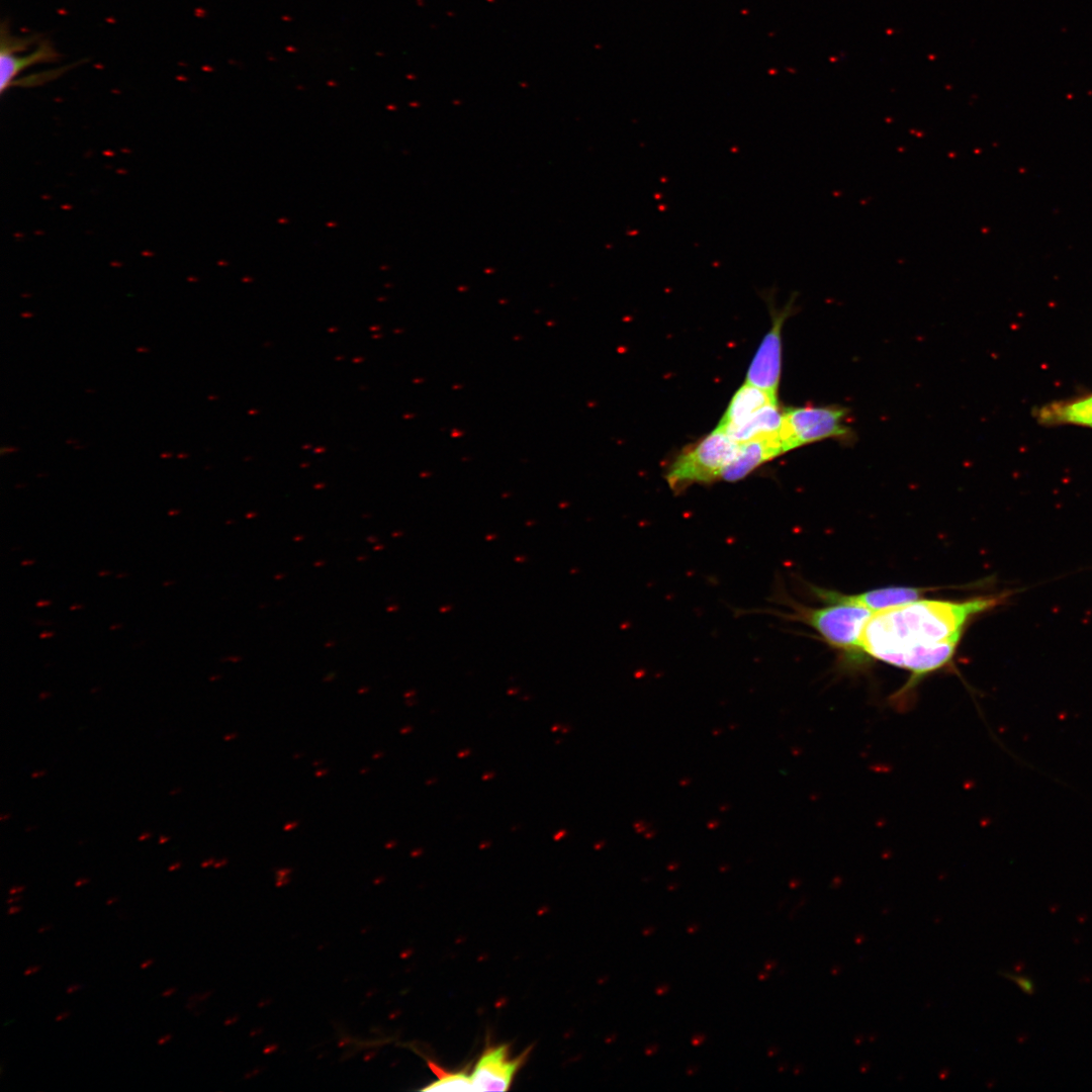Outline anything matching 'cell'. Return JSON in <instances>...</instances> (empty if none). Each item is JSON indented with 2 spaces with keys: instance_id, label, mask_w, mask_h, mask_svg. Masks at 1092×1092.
<instances>
[{
  "instance_id": "1",
  "label": "cell",
  "mask_w": 1092,
  "mask_h": 1092,
  "mask_svg": "<svg viewBox=\"0 0 1092 1092\" xmlns=\"http://www.w3.org/2000/svg\"><path fill=\"white\" fill-rule=\"evenodd\" d=\"M1018 589L963 601L919 599L877 612L861 636L864 657L904 669L907 684L893 697L906 700L925 676L952 664L965 629L977 616L1005 604Z\"/></svg>"
},
{
  "instance_id": "2",
  "label": "cell",
  "mask_w": 1092,
  "mask_h": 1092,
  "mask_svg": "<svg viewBox=\"0 0 1092 1092\" xmlns=\"http://www.w3.org/2000/svg\"><path fill=\"white\" fill-rule=\"evenodd\" d=\"M790 608L793 612L779 614L808 625L848 660L859 662L866 659L861 650V636L874 614L871 610L843 602L826 603L821 608L791 603Z\"/></svg>"
},
{
  "instance_id": "3",
  "label": "cell",
  "mask_w": 1092,
  "mask_h": 1092,
  "mask_svg": "<svg viewBox=\"0 0 1092 1092\" xmlns=\"http://www.w3.org/2000/svg\"><path fill=\"white\" fill-rule=\"evenodd\" d=\"M739 443L716 427L696 444L685 448L665 472L671 490L681 492L693 484L720 480L736 454Z\"/></svg>"
},
{
  "instance_id": "4",
  "label": "cell",
  "mask_w": 1092,
  "mask_h": 1092,
  "mask_svg": "<svg viewBox=\"0 0 1092 1092\" xmlns=\"http://www.w3.org/2000/svg\"><path fill=\"white\" fill-rule=\"evenodd\" d=\"M847 410L839 405L802 406L784 410L781 436L785 452L828 438L849 435L844 424Z\"/></svg>"
},
{
  "instance_id": "5",
  "label": "cell",
  "mask_w": 1092,
  "mask_h": 1092,
  "mask_svg": "<svg viewBox=\"0 0 1092 1092\" xmlns=\"http://www.w3.org/2000/svg\"><path fill=\"white\" fill-rule=\"evenodd\" d=\"M60 60L53 43L39 34L12 35L9 25L2 21L0 28V91L12 87L16 77L27 68L37 64H52Z\"/></svg>"
},
{
  "instance_id": "6",
  "label": "cell",
  "mask_w": 1092,
  "mask_h": 1092,
  "mask_svg": "<svg viewBox=\"0 0 1092 1092\" xmlns=\"http://www.w3.org/2000/svg\"><path fill=\"white\" fill-rule=\"evenodd\" d=\"M791 299L787 306L774 315L772 326L762 339L747 370L745 382L769 392H778L782 365V337L784 322L793 309Z\"/></svg>"
},
{
  "instance_id": "7",
  "label": "cell",
  "mask_w": 1092,
  "mask_h": 1092,
  "mask_svg": "<svg viewBox=\"0 0 1092 1092\" xmlns=\"http://www.w3.org/2000/svg\"><path fill=\"white\" fill-rule=\"evenodd\" d=\"M526 1053L512 1057L508 1044L487 1048L471 1073L474 1091H506L525 1061Z\"/></svg>"
},
{
  "instance_id": "8",
  "label": "cell",
  "mask_w": 1092,
  "mask_h": 1092,
  "mask_svg": "<svg viewBox=\"0 0 1092 1092\" xmlns=\"http://www.w3.org/2000/svg\"><path fill=\"white\" fill-rule=\"evenodd\" d=\"M930 588L913 586H886L860 594L845 595L835 590L811 587V592L820 601L826 603H851L871 610L873 613L892 609L923 598Z\"/></svg>"
},
{
  "instance_id": "9",
  "label": "cell",
  "mask_w": 1092,
  "mask_h": 1092,
  "mask_svg": "<svg viewBox=\"0 0 1092 1092\" xmlns=\"http://www.w3.org/2000/svg\"><path fill=\"white\" fill-rule=\"evenodd\" d=\"M781 432L739 443L735 456L726 466L721 479L734 482L746 477L763 463L784 454Z\"/></svg>"
},
{
  "instance_id": "10",
  "label": "cell",
  "mask_w": 1092,
  "mask_h": 1092,
  "mask_svg": "<svg viewBox=\"0 0 1092 1092\" xmlns=\"http://www.w3.org/2000/svg\"><path fill=\"white\" fill-rule=\"evenodd\" d=\"M778 402L777 394L749 383L734 393L717 428L728 433L751 419L767 404Z\"/></svg>"
},
{
  "instance_id": "11",
  "label": "cell",
  "mask_w": 1092,
  "mask_h": 1092,
  "mask_svg": "<svg viewBox=\"0 0 1092 1092\" xmlns=\"http://www.w3.org/2000/svg\"><path fill=\"white\" fill-rule=\"evenodd\" d=\"M1043 425L1074 424L1092 428V394L1045 404L1034 412Z\"/></svg>"
},
{
  "instance_id": "12",
  "label": "cell",
  "mask_w": 1092,
  "mask_h": 1092,
  "mask_svg": "<svg viewBox=\"0 0 1092 1092\" xmlns=\"http://www.w3.org/2000/svg\"><path fill=\"white\" fill-rule=\"evenodd\" d=\"M429 1066L437 1080L423 1088V1091H474L471 1074L464 1071L449 1072L431 1062Z\"/></svg>"
},
{
  "instance_id": "13",
  "label": "cell",
  "mask_w": 1092,
  "mask_h": 1092,
  "mask_svg": "<svg viewBox=\"0 0 1092 1092\" xmlns=\"http://www.w3.org/2000/svg\"><path fill=\"white\" fill-rule=\"evenodd\" d=\"M70 68H72V66L62 67V68L46 71V72L40 73V74L30 75V76H28L26 78H23V79H20V80H15L12 86L17 85V86L30 87V86L40 85L46 81L56 79L57 77L62 75L64 72H66Z\"/></svg>"
},
{
  "instance_id": "14",
  "label": "cell",
  "mask_w": 1092,
  "mask_h": 1092,
  "mask_svg": "<svg viewBox=\"0 0 1092 1092\" xmlns=\"http://www.w3.org/2000/svg\"><path fill=\"white\" fill-rule=\"evenodd\" d=\"M1004 975L1007 978L1014 981L1025 993H1027V994H1032L1033 993V985H1032V982L1028 978L1022 977V976H1015V975H1011V974H1004Z\"/></svg>"
},
{
  "instance_id": "15",
  "label": "cell",
  "mask_w": 1092,
  "mask_h": 1092,
  "mask_svg": "<svg viewBox=\"0 0 1092 1092\" xmlns=\"http://www.w3.org/2000/svg\"><path fill=\"white\" fill-rule=\"evenodd\" d=\"M40 970H41V966H39V965H32V966H29L28 968H26V969L24 970V973H23V975H24V976H30V975H34V974H36L37 972H39Z\"/></svg>"
},
{
  "instance_id": "16",
  "label": "cell",
  "mask_w": 1092,
  "mask_h": 1092,
  "mask_svg": "<svg viewBox=\"0 0 1092 1092\" xmlns=\"http://www.w3.org/2000/svg\"><path fill=\"white\" fill-rule=\"evenodd\" d=\"M83 987H84V985H83V984H71V985H69V986L67 987V989H66V993H67V994H73V993H75V992H77V991L81 990V989H82Z\"/></svg>"
},
{
  "instance_id": "17",
  "label": "cell",
  "mask_w": 1092,
  "mask_h": 1092,
  "mask_svg": "<svg viewBox=\"0 0 1092 1092\" xmlns=\"http://www.w3.org/2000/svg\"><path fill=\"white\" fill-rule=\"evenodd\" d=\"M172 1037H173V1034H172V1033H166V1034H164V1035H162V1036H160V1037L158 1038V1040H157V1044H158V1045H164V1044H165V1043H167V1042H168L169 1040H171V1039H172Z\"/></svg>"
},
{
  "instance_id": "18",
  "label": "cell",
  "mask_w": 1092,
  "mask_h": 1092,
  "mask_svg": "<svg viewBox=\"0 0 1092 1092\" xmlns=\"http://www.w3.org/2000/svg\"><path fill=\"white\" fill-rule=\"evenodd\" d=\"M25 888H26V887H25V886H23V885H20V886H13V887H11V888L9 889V891H8V894H9V895H11V896H12V895H17V894H19V893L23 892V891L25 890Z\"/></svg>"
},
{
  "instance_id": "19",
  "label": "cell",
  "mask_w": 1092,
  "mask_h": 1092,
  "mask_svg": "<svg viewBox=\"0 0 1092 1092\" xmlns=\"http://www.w3.org/2000/svg\"><path fill=\"white\" fill-rule=\"evenodd\" d=\"M70 1015H71V1011H69V1010L62 1011L55 1017V1021H57V1022L63 1021L65 1019H67Z\"/></svg>"
},
{
  "instance_id": "20",
  "label": "cell",
  "mask_w": 1092,
  "mask_h": 1092,
  "mask_svg": "<svg viewBox=\"0 0 1092 1092\" xmlns=\"http://www.w3.org/2000/svg\"><path fill=\"white\" fill-rule=\"evenodd\" d=\"M21 910H22V906H20V905H11V906H10V907L8 908V910H7V914H8V915H13V914H17V913H19V912H20Z\"/></svg>"
},
{
  "instance_id": "21",
  "label": "cell",
  "mask_w": 1092,
  "mask_h": 1092,
  "mask_svg": "<svg viewBox=\"0 0 1092 1092\" xmlns=\"http://www.w3.org/2000/svg\"><path fill=\"white\" fill-rule=\"evenodd\" d=\"M177 990H178L177 987H170V988L166 989L164 992H162L161 996L164 997V998L171 997L175 992H177Z\"/></svg>"
},
{
  "instance_id": "22",
  "label": "cell",
  "mask_w": 1092,
  "mask_h": 1092,
  "mask_svg": "<svg viewBox=\"0 0 1092 1092\" xmlns=\"http://www.w3.org/2000/svg\"><path fill=\"white\" fill-rule=\"evenodd\" d=\"M89 882H90V879H88V878H79L78 880H76L74 886L76 888H80V887L88 884Z\"/></svg>"
},
{
  "instance_id": "23",
  "label": "cell",
  "mask_w": 1092,
  "mask_h": 1092,
  "mask_svg": "<svg viewBox=\"0 0 1092 1092\" xmlns=\"http://www.w3.org/2000/svg\"><path fill=\"white\" fill-rule=\"evenodd\" d=\"M154 963H155V959H147L141 964L140 968L142 970H146L149 967H151Z\"/></svg>"
},
{
  "instance_id": "24",
  "label": "cell",
  "mask_w": 1092,
  "mask_h": 1092,
  "mask_svg": "<svg viewBox=\"0 0 1092 1092\" xmlns=\"http://www.w3.org/2000/svg\"><path fill=\"white\" fill-rule=\"evenodd\" d=\"M21 898H22L21 896H19V895H16V896H14V897L8 898V899H7L6 901H5V903H6V904H9V905H12L13 903H17V902H19V901L21 900Z\"/></svg>"
},
{
  "instance_id": "25",
  "label": "cell",
  "mask_w": 1092,
  "mask_h": 1092,
  "mask_svg": "<svg viewBox=\"0 0 1092 1092\" xmlns=\"http://www.w3.org/2000/svg\"><path fill=\"white\" fill-rule=\"evenodd\" d=\"M52 928H53V926H52L51 924H44V925L40 926V927H39V928L37 929V932H38V933H43V932H46V931H49V930H51Z\"/></svg>"
},
{
  "instance_id": "26",
  "label": "cell",
  "mask_w": 1092,
  "mask_h": 1092,
  "mask_svg": "<svg viewBox=\"0 0 1092 1092\" xmlns=\"http://www.w3.org/2000/svg\"><path fill=\"white\" fill-rule=\"evenodd\" d=\"M180 867H181V862H180V861H177V862H174V863H172V864H171V866H170V867L168 868V871H169V872H174L175 870H178V869H180Z\"/></svg>"
},
{
  "instance_id": "27",
  "label": "cell",
  "mask_w": 1092,
  "mask_h": 1092,
  "mask_svg": "<svg viewBox=\"0 0 1092 1092\" xmlns=\"http://www.w3.org/2000/svg\"><path fill=\"white\" fill-rule=\"evenodd\" d=\"M118 900H119V898H118L117 896H114V897H110V898H109V899H108V900L106 901V905H107V906H110L111 904H113V903L117 902Z\"/></svg>"
},
{
  "instance_id": "28",
  "label": "cell",
  "mask_w": 1092,
  "mask_h": 1092,
  "mask_svg": "<svg viewBox=\"0 0 1092 1092\" xmlns=\"http://www.w3.org/2000/svg\"><path fill=\"white\" fill-rule=\"evenodd\" d=\"M150 837H151V833H149V832H144V833H143V834H142V835H141V836L139 837V840H145V839H148V838H150Z\"/></svg>"
},
{
  "instance_id": "29",
  "label": "cell",
  "mask_w": 1092,
  "mask_h": 1092,
  "mask_svg": "<svg viewBox=\"0 0 1092 1092\" xmlns=\"http://www.w3.org/2000/svg\"><path fill=\"white\" fill-rule=\"evenodd\" d=\"M296 825H297V823H296V822L288 823V824H286V826H284V830H286V831H287V830H289L290 828L292 829V828H294V827H295Z\"/></svg>"
},
{
  "instance_id": "30",
  "label": "cell",
  "mask_w": 1092,
  "mask_h": 1092,
  "mask_svg": "<svg viewBox=\"0 0 1092 1092\" xmlns=\"http://www.w3.org/2000/svg\"><path fill=\"white\" fill-rule=\"evenodd\" d=\"M50 604H51V602H49V601H39V602L36 603V606L37 607H43V606H47V605H50Z\"/></svg>"
},
{
  "instance_id": "31",
  "label": "cell",
  "mask_w": 1092,
  "mask_h": 1092,
  "mask_svg": "<svg viewBox=\"0 0 1092 1092\" xmlns=\"http://www.w3.org/2000/svg\"><path fill=\"white\" fill-rule=\"evenodd\" d=\"M169 839H170V837L162 835V836H160V839H159V843H160V844H162V843H165V842H167V841H168Z\"/></svg>"
},
{
  "instance_id": "32",
  "label": "cell",
  "mask_w": 1092,
  "mask_h": 1092,
  "mask_svg": "<svg viewBox=\"0 0 1092 1092\" xmlns=\"http://www.w3.org/2000/svg\"><path fill=\"white\" fill-rule=\"evenodd\" d=\"M44 774H46V771H44V770H43V771H35V772H33V774L31 775V777H32V778H38V777H41V776H43Z\"/></svg>"
},
{
  "instance_id": "33",
  "label": "cell",
  "mask_w": 1092,
  "mask_h": 1092,
  "mask_svg": "<svg viewBox=\"0 0 1092 1092\" xmlns=\"http://www.w3.org/2000/svg\"><path fill=\"white\" fill-rule=\"evenodd\" d=\"M212 861H213V859L206 860V861L201 863V867H203V868L208 867L209 864L212 863Z\"/></svg>"
},
{
  "instance_id": "34",
  "label": "cell",
  "mask_w": 1092,
  "mask_h": 1092,
  "mask_svg": "<svg viewBox=\"0 0 1092 1092\" xmlns=\"http://www.w3.org/2000/svg\"><path fill=\"white\" fill-rule=\"evenodd\" d=\"M51 636H53V633H42V634L39 635L40 638L51 637Z\"/></svg>"
},
{
  "instance_id": "35",
  "label": "cell",
  "mask_w": 1092,
  "mask_h": 1092,
  "mask_svg": "<svg viewBox=\"0 0 1092 1092\" xmlns=\"http://www.w3.org/2000/svg\"><path fill=\"white\" fill-rule=\"evenodd\" d=\"M49 696H50V693H41V694H40V696H39V698H40V699H44V698H47V697H49Z\"/></svg>"
},
{
  "instance_id": "36",
  "label": "cell",
  "mask_w": 1092,
  "mask_h": 1092,
  "mask_svg": "<svg viewBox=\"0 0 1092 1092\" xmlns=\"http://www.w3.org/2000/svg\"><path fill=\"white\" fill-rule=\"evenodd\" d=\"M234 737H236V734H230V735H226V736L224 737V739H225V740H230L231 738H234Z\"/></svg>"
},
{
  "instance_id": "37",
  "label": "cell",
  "mask_w": 1092,
  "mask_h": 1092,
  "mask_svg": "<svg viewBox=\"0 0 1092 1092\" xmlns=\"http://www.w3.org/2000/svg\"><path fill=\"white\" fill-rule=\"evenodd\" d=\"M80 608H82L81 605H74V606L71 607V610L80 609Z\"/></svg>"
},
{
  "instance_id": "38",
  "label": "cell",
  "mask_w": 1092,
  "mask_h": 1092,
  "mask_svg": "<svg viewBox=\"0 0 1092 1092\" xmlns=\"http://www.w3.org/2000/svg\"><path fill=\"white\" fill-rule=\"evenodd\" d=\"M31 563H33V561H31V560L21 562L22 565L31 564Z\"/></svg>"
},
{
  "instance_id": "39",
  "label": "cell",
  "mask_w": 1092,
  "mask_h": 1092,
  "mask_svg": "<svg viewBox=\"0 0 1092 1092\" xmlns=\"http://www.w3.org/2000/svg\"><path fill=\"white\" fill-rule=\"evenodd\" d=\"M108 573H109L108 571H102V572H99L98 574H99L100 576H103V575H107Z\"/></svg>"
},
{
  "instance_id": "40",
  "label": "cell",
  "mask_w": 1092,
  "mask_h": 1092,
  "mask_svg": "<svg viewBox=\"0 0 1092 1092\" xmlns=\"http://www.w3.org/2000/svg\"><path fill=\"white\" fill-rule=\"evenodd\" d=\"M7 818H9V815H8V814H7V815H2V816H1V818H0V820H4V819H7Z\"/></svg>"
},
{
  "instance_id": "41",
  "label": "cell",
  "mask_w": 1092,
  "mask_h": 1092,
  "mask_svg": "<svg viewBox=\"0 0 1092 1092\" xmlns=\"http://www.w3.org/2000/svg\"><path fill=\"white\" fill-rule=\"evenodd\" d=\"M179 791H180V789H176V790L172 791V792H171L170 794H171V795H174V794H176V793H177V792H179Z\"/></svg>"
}]
</instances>
